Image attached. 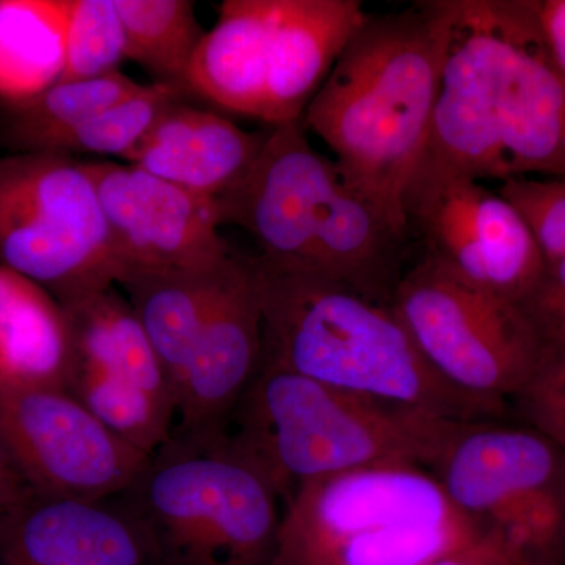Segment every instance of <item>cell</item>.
Wrapping results in <instances>:
<instances>
[{
	"mask_svg": "<svg viewBox=\"0 0 565 565\" xmlns=\"http://www.w3.org/2000/svg\"><path fill=\"white\" fill-rule=\"evenodd\" d=\"M438 70L430 2L367 14L302 117L345 184L401 237L411 228L408 193L426 156Z\"/></svg>",
	"mask_w": 565,
	"mask_h": 565,
	"instance_id": "6da1fadb",
	"label": "cell"
},
{
	"mask_svg": "<svg viewBox=\"0 0 565 565\" xmlns=\"http://www.w3.org/2000/svg\"><path fill=\"white\" fill-rule=\"evenodd\" d=\"M253 262L262 289V364L456 422L504 415V407L441 381L392 303L326 275L277 266L259 256Z\"/></svg>",
	"mask_w": 565,
	"mask_h": 565,
	"instance_id": "7a4b0ae2",
	"label": "cell"
},
{
	"mask_svg": "<svg viewBox=\"0 0 565 565\" xmlns=\"http://www.w3.org/2000/svg\"><path fill=\"white\" fill-rule=\"evenodd\" d=\"M459 423L262 364L225 438L286 503L297 486L322 476L381 465L429 470Z\"/></svg>",
	"mask_w": 565,
	"mask_h": 565,
	"instance_id": "3957f363",
	"label": "cell"
},
{
	"mask_svg": "<svg viewBox=\"0 0 565 565\" xmlns=\"http://www.w3.org/2000/svg\"><path fill=\"white\" fill-rule=\"evenodd\" d=\"M441 84L468 129L500 152L508 180L565 178V79L539 2L462 0L445 41Z\"/></svg>",
	"mask_w": 565,
	"mask_h": 565,
	"instance_id": "277c9868",
	"label": "cell"
},
{
	"mask_svg": "<svg viewBox=\"0 0 565 565\" xmlns=\"http://www.w3.org/2000/svg\"><path fill=\"white\" fill-rule=\"evenodd\" d=\"M482 535L427 468L381 465L297 486L273 565H423Z\"/></svg>",
	"mask_w": 565,
	"mask_h": 565,
	"instance_id": "5b68a950",
	"label": "cell"
},
{
	"mask_svg": "<svg viewBox=\"0 0 565 565\" xmlns=\"http://www.w3.org/2000/svg\"><path fill=\"white\" fill-rule=\"evenodd\" d=\"M120 497L150 535L158 565H273L280 494L225 434H172Z\"/></svg>",
	"mask_w": 565,
	"mask_h": 565,
	"instance_id": "8992f818",
	"label": "cell"
},
{
	"mask_svg": "<svg viewBox=\"0 0 565 565\" xmlns=\"http://www.w3.org/2000/svg\"><path fill=\"white\" fill-rule=\"evenodd\" d=\"M390 303L441 381L504 408L550 341L525 305L471 285L429 252L401 275Z\"/></svg>",
	"mask_w": 565,
	"mask_h": 565,
	"instance_id": "52a82bcc",
	"label": "cell"
},
{
	"mask_svg": "<svg viewBox=\"0 0 565 565\" xmlns=\"http://www.w3.org/2000/svg\"><path fill=\"white\" fill-rule=\"evenodd\" d=\"M0 266L61 305L117 285L120 264L85 161L54 152L0 156Z\"/></svg>",
	"mask_w": 565,
	"mask_h": 565,
	"instance_id": "ba28073f",
	"label": "cell"
},
{
	"mask_svg": "<svg viewBox=\"0 0 565 565\" xmlns=\"http://www.w3.org/2000/svg\"><path fill=\"white\" fill-rule=\"evenodd\" d=\"M62 308L71 345L66 390L134 448L158 451L172 435L177 393L131 303L109 288Z\"/></svg>",
	"mask_w": 565,
	"mask_h": 565,
	"instance_id": "9c48e42d",
	"label": "cell"
},
{
	"mask_svg": "<svg viewBox=\"0 0 565 565\" xmlns=\"http://www.w3.org/2000/svg\"><path fill=\"white\" fill-rule=\"evenodd\" d=\"M0 444L29 489L70 500L120 497L151 459L66 388L0 393Z\"/></svg>",
	"mask_w": 565,
	"mask_h": 565,
	"instance_id": "30bf717a",
	"label": "cell"
},
{
	"mask_svg": "<svg viewBox=\"0 0 565 565\" xmlns=\"http://www.w3.org/2000/svg\"><path fill=\"white\" fill-rule=\"evenodd\" d=\"M345 182L337 163L315 150L302 121L275 126L250 169L214 200L218 222L241 226L264 262L319 274Z\"/></svg>",
	"mask_w": 565,
	"mask_h": 565,
	"instance_id": "8fae6325",
	"label": "cell"
},
{
	"mask_svg": "<svg viewBox=\"0 0 565 565\" xmlns=\"http://www.w3.org/2000/svg\"><path fill=\"white\" fill-rule=\"evenodd\" d=\"M408 222L426 237L427 252L460 278L525 305L546 274V258L523 215L500 192L471 178L416 180Z\"/></svg>",
	"mask_w": 565,
	"mask_h": 565,
	"instance_id": "7c38bea8",
	"label": "cell"
},
{
	"mask_svg": "<svg viewBox=\"0 0 565 565\" xmlns=\"http://www.w3.org/2000/svg\"><path fill=\"white\" fill-rule=\"evenodd\" d=\"M109 228L120 277L132 269H212L233 255L214 200L131 163L85 161ZM120 280V278H118Z\"/></svg>",
	"mask_w": 565,
	"mask_h": 565,
	"instance_id": "4fadbf2b",
	"label": "cell"
},
{
	"mask_svg": "<svg viewBox=\"0 0 565 565\" xmlns=\"http://www.w3.org/2000/svg\"><path fill=\"white\" fill-rule=\"evenodd\" d=\"M263 345L255 262L234 255L178 386L180 424L172 434L196 440L222 437L262 367Z\"/></svg>",
	"mask_w": 565,
	"mask_h": 565,
	"instance_id": "5bb4252c",
	"label": "cell"
},
{
	"mask_svg": "<svg viewBox=\"0 0 565 565\" xmlns=\"http://www.w3.org/2000/svg\"><path fill=\"white\" fill-rule=\"evenodd\" d=\"M0 565H158L121 497L84 501L29 492L0 515Z\"/></svg>",
	"mask_w": 565,
	"mask_h": 565,
	"instance_id": "9a60e30c",
	"label": "cell"
},
{
	"mask_svg": "<svg viewBox=\"0 0 565 565\" xmlns=\"http://www.w3.org/2000/svg\"><path fill=\"white\" fill-rule=\"evenodd\" d=\"M429 471L456 511L481 530L494 509L565 479V451L523 423L462 422Z\"/></svg>",
	"mask_w": 565,
	"mask_h": 565,
	"instance_id": "2e32d148",
	"label": "cell"
},
{
	"mask_svg": "<svg viewBox=\"0 0 565 565\" xmlns=\"http://www.w3.org/2000/svg\"><path fill=\"white\" fill-rule=\"evenodd\" d=\"M267 132H248L217 111L174 99L125 158L126 163L215 200L250 169Z\"/></svg>",
	"mask_w": 565,
	"mask_h": 565,
	"instance_id": "e0dca14e",
	"label": "cell"
},
{
	"mask_svg": "<svg viewBox=\"0 0 565 565\" xmlns=\"http://www.w3.org/2000/svg\"><path fill=\"white\" fill-rule=\"evenodd\" d=\"M366 18L359 0H278L264 122L275 128L302 121L308 104Z\"/></svg>",
	"mask_w": 565,
	"mask_h": 565,
	"instance_id": "ac0fdd59",
	"label": "cell"
},
{
	"mask_svg": "<svg viewBox=\"0 0 565 565\" xmlns=\"http://www.w3.org/2000/svg\"><path fill=\"white\" fill-rule=\"evenodd\" d=\"M278 0H225L189 66V93L263 120Z\"/></svg>",
	"mask_w": 565,
	"mask_h": 565,
	"instance_id": "d6986e66",
	"label": "cell"
},
{
	"mask_svg": "<svg viewBox=\"0 0 565 565\" xmlns=\"http://www.w3.org/2000/svg\"><path fill=\"white\" fill-rule=\"evenodd\" d=\"M233 256L212 269H132L117 285L177 393L193 348L221 291Z\"/></svg>",
	"mask_w": 565,
	"mask_h": 565,
	"instance_id": "ffe728a7",
	"label": "cell"
},
{
	"mask_svg": "<svg viewBox=\"0 0 565 565\" xmlns=\"http://www.w3.org/2000/svg\"><path fill=\"white\" fill-rule=\"evenodd\" d=\"M70 330L62 305L0 266V393L66 388Z\"/></svg>",
	"mask_w": 565,
	"mask_h": 565,
	"instance_id": "44dd1931",
	"label": "cell"
},
{
	"mask_svg": "<svg viewBox=\"0 0 565 565\" xmlns=\"http://www.w3.org/2000/svg\"><path fill=\"white\" fill-rule=\"evenodd\" d=\"M65 0H0V98L22 103L57 84Z\"/></svg>",
	"mask_w": 565,
	"mask_h": 565,
	"instance_id": "7402d4cb",
	"label": "cell"
},
{
	"mask_svg": "<svg viewBox=\"0 0 565 565\" xmlns=\"http://www.w3.org/2000/svg\"><path fill=\"white\" fill-rule=\"evenodd\" d=\"M141 87L121 71L84 81H61L13 104L2 139L11 152H47L55 141Z\"/></svg>",
	"mask_w": 565,
	"mask_h": 565,
	"instance_id": "603a6c76",
	"label": "cell"
},
{
	"mask_svg": "<svg viewBox=\"0 0 565 565\" xmlns=\"http://www.w3.org/2000/svg\"><path fill=\"white\" fill-rule=\"evenodd\" d=\"M132 61L158 84L188 92L189 66L204 36L191 0H115Z\"/></svg>",
	"mask_w": 565,
	"mask_h": 565,
	"instance_id": "cb8c5ba5",
	"label": "cell"
},
{
	"mask_svg": "<svg viewBox=\"0 0 565 565\" xmlns=\"http://www.w3.org/2000/svg\"><path fill=\"white\" fill-rule=\"evenodd\" d=\"M184 95L188 93L173 85L158 82L141 85L132 95L99 111L79 128L55 141L47 152L73 158L79 154L102 158L115 156L125 161L145 134L150 131L159 114L174 99L184 98Z\"/></svg>",
	"mask_w": 565,
	"mask_h": 565,
	"instance_id": "d4e9b609",
	"label": "cell"
},
{
	"mask_svg": "<svg viewBox=\"0 0 565 565\" xmlns=\"http://www.w3.org/2000/svg\"><path fill=\"white\" fill-rule=\"evenodd\" d=\"M125 61V29L115 0H65L61 81L95 79L117 73Z\"/></svg>",
	"mask_w": 565,
	"mask_h": 565,
	"instance_id": "484cf974",
	"label": "cell"
},
{
	"mask_svg": "<svg viewBox=\"0 0 565 565\" xmlns=\"http://www.w3.org/2000/svg\"><path fill=\"white\" fill-rule=\"evenodd\" d=\"M498 192L523 215L546 263L565 258V178H511Z\"/></svg>",
	"mask_w": 565,
	"mask_h": 565,
	"instance_id": "4316f807",
	"label": "cell"
},
{
	"mask_svg": "<svg viewBox=\"0 0 565 565\" xmlns=\"http://www.w3.org/2000/svg\"><path fill=\"white\" fill-rule=\"evenodd\" d=\"M512 403L523 424L565 451V334L550 338L533 377Z\"/></svg>",
	"mask_w": 565,
	"mask_h": 565,
	"instance_id": "83f0119b",
	"label": "cell"
},
{
	"mask_svg": "<svg viewBox=\"0 0 565 565\" xmlns=\"http://www.w3.org/2000/svg\"><path fill=\"white\" fill-rule=\"evenodd\" d=\"M527 310L550 338L565 334V258L550 263Z\"/></svg>",
	"mask_w": 565,
	"mask_h": 565,
	"instance_id": "f1b7e54d",
	"label": "cell"
},
{
	"mask_svg": "<svg viewBox=\"0 0 565 565\" xmlns=\"http://www.w3.org/2000/svg\"><path fill=\"white\" fill-rule=\"evenodd\" d=\"M423 565H515V563L493 539L482 535L475 544L463 546L455 553L437 557Z\"/></svg>",
	"mask_w": 565,
	"mask_h": 565,
	"instance_id": "f546056e",
	"label": "cell"
},
{
	"mask_svg": "<svg viewBox=\"0 0 565 565\" xmlns=\"http://www.w3.org/2000/svg\"><path fill=\"white\" fill-rule=\"evenodd\" d=\"M542 28L565 79V0L539 2Z\"/></svg>",
	"mask_w": 565,
	"mask_h": 565,
	"instance_id": "4dcf8cb0",
	"label": "cell"
},
{
	"mask_svg": "<svg viewBox=\"0 0 565 565\" xmlns=\"http://www.w3.org/2000/svg\"><path fill=\"white\" fill-rule=\"evenodd\" d=\"M29 492L32 490L18 473L10 457L7 456L6 449L0 444V515L13 508L14 504L20 503Z\"/></svg>",
	"mask_w": 565,
	"mask_h": 565,
	"instance_id": "1f68e13d",
	"label": "cell"
}]
</instances>
